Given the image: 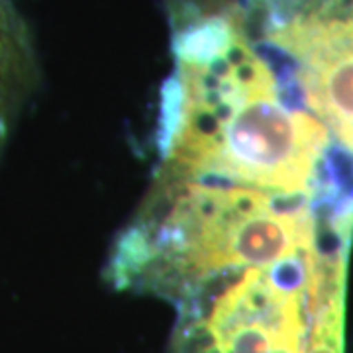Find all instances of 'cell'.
<instances>
[{"instance_id": "277c9868", "label": "cell", "mask_w": 353, "mask_h": 353, "mask_svg": "<svg viewBox=\"0 0 353 353\" xmlns=\"http://www.w3.org/2000/svg\"><path fill=\"white\" fill-rule=\"evenodd\" d=\"M281 101L328 134L353 190V0H241Z\"/></svg>"}, {"instance_id": "7a4b0ae2", "label": "cell", "mask_w": 353, "mask_h": 353, "mask_svg": "<svg viewBox=\"0 0 353 353\" xmlns=\"http://www.w3.org/2000/svg\"><path fill=\"white\" fill-rule=\"evenodd\" d=\"M352 245L353 238L308 202L155 171L138 210L114 240L104 279L122 292L175 306L222 273Z\"/></svg>"}, {"instance_id": "3957f363", "label": "cell", "mask_w": 353, "mask_h": 353, "mask_svg": "<svg viewBox=\"0 0 353 353\" xmlns=\"http://www.w3.org/2000/svg\"><path fill=\"white\" fill-rule=\"evenodd\" d=\"M350 248L208 279L175 304L171 353H306L316 316L343 299Z\"/></svg>"}, {"instance_id": "6da1fadb", "label": "cell", "mask_w": 353, "mask_h": 353, "mask_svg": "<svg viewBox=\"0 0 353 353\" xmlns=\"http://www.w3.org/2000/svg\"><path fill=\"white\" fill-rule=\"evenodd\" d=\"M173 71L161 90L163 171L312 204L353 236V190L328 134L279 97L241 0H165Z\"/></svg>"}, {"instance_id": "5b68a950", "label": "cell", "mask_w": 353, "mask_h": 353, "mask_svg": "<svg viewBox=\"0 0 353 353\" xmlns=\"http://www.w3.org/2000/svg\"><path fill=\"white\" fill-rule=\"evenodd\" d=\"M39 85L38 53L14 0H0V157Z\"/></svg>"}]
</instances>
